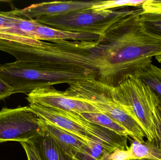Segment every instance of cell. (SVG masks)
Wrapping results in <instances>:
<instances>
[{"instance_id": "d6986e66", "label": "cell", "mask_w": 161, "mask_h": 160, "mask_svg": "<svg viewBox=\"0 0 161 160\" xmlns=\"http://www.w3.org/2000/svg\"><path fill=\"white\" fill-rule=\"evenodd\" d=\"M21 19V18L9 15L6 11H1L0 12V31L10 29L18 30L17 27Z\"/></svg>"}, {"instance_id": "ffe728a7", "label": "cell", "mask_w": 161, "mask_h": 160, "mask_svg": "<svg viewBox=\"0 0 161 160\" xmlns=\"http://www.w3.org/2000/svg\"><path fill=\"white\" fill-rule=\"evenodd\" d=\"M153 117L158 135V147L161 149V107L158 102V95L156 105L153 111Z\"/></svg>"}, {"instance_id": "9a60e30c", "label": "cell", "mask_w": 161, "mask_h": 160, "mask_svg": "<svg viewBox=\"0 0 161 160\" xmlns=\"http://www.w3.org/2000/svg\"><path fill=\"white\" fill-rule=\"evenodd\" d=\"M87 121L105 128L116 134L130 136L126 130L116 121L102 113L90 112L79 113Z\"/></svg>"}, {"instance_id": "8992f818", "label": "cell", "mask_w": 161, "mask_h": 160, "mask_svg": "<svg viewBox=\"0 0 161 160\" xmlns=\"http://www.w3.org/2000/svg\"><path fill=\"white\" fill-rule=\"evenodd\" d=\"M112 86L91 79L70 85L65 91L67 94L94 107L120 124L128 132L130 137L142 142L145 135L140 125L113 98Z\"/></svg>"}, {"instance_id": "603a6c76", "label": "cell", "mask_w": 161, "mask_h": 160, "mask_svg": "<svg viewBox=\"0 0 161 160\" xmlns=\"http://www.w3.org/2000/svg\"><path fill=\"white\" fill-rule=\"evenodd\" d=\"M156 58L157 59V60L161 64V54L156 56Z\"/></svg>"}, {"instance_id": "7c38bea8", "label": "cell", "mask_w": 161, "mask_h": 160, "mask_svg": "<svg viewBox=\"0 0 161 160\" xmlns=\"http://www.w3.org/2000/svg\"><path fill=\"white\" fill-rule=\"evenodd\" d=\"M142 7L139 23L146 32L161 38V0H147Z\"/></svg>"}, {"instance_id": "ac0fdd59", "label": "cell", "mask_w": 161, "mask_h": 160, "mask_svg": "<svg viewBox=\"0 0 161 160\" xmlns=\"http://www.w3.org/2000/svg\"><path fill=\"white\" fill-rule=\"evenodd\" d=\"M143 1H128V0H119V1H102L97 5L93 7L92 9L97 10H108L120 8L125 7H136L142 6L145 2Z\"/></svg>"}, {"instance_id": "44dd1931", "label": "cell", "mask_w": 161, "mask_h": 160, "mask_svg": "<svg viewBox=\"0 0 161 160\" xmlns=\"http://www.w3.org/2000/svg\"><path fill=\"white\" fill-rule=\"evenodd\" d=\"M110 160H130L131 154L129 147L127 149H117L112 153L109 156Z\"/></svg>"}, {"instance_id": "7402d4cb", "label": "cell", "mask_w": 161, "mask_h": 160, "mask_svg": "<svg viewBox=\"0 0 161 160\" xmlns=\"http://www.w3.org/2000/svg\"><path fill=\"white\" fill-rule=\"evenodd\" d=\"M13 95L12 88L3 80L0 76V100Z\"/></svg>"}, {"instance_id": "3957f363", "label": "cell", "mask_w": 161, "mask_h": 160, "mask_svg": "<svg viewBox=\"0 0 161 160\" xmlns=\"http://www.w3.org/2000/svg\"><path fill=\"white\" fill-rule=\"evenodd\" d=\"M142 5L108 10H82L58 17L41 18L36 20L54 29L96 34L104 38L111 31L141 15L143 12Z\"/></svg>"}, {"instance_id": "8fae6325", "label": "cell", "mask_w": 161, "mask_h": 160, "mask_svg": "<svg viewBox=\"0 0 161 160\" xmlns=\"http://www.w3.org/2000/svg\"><path fill=\"white\" fill-rule=\"evenodd\" d=\"M103 37L96 34L63 31L51 28L42 24L37 28L34 39L41 41L70 40L74 41H94L102 39Z\"/></svg>"}, {"instance_id": "277c9868", "label": "cell", "mask_w": 161, "mask_h": 160, "mask_svg": "<svg viewBox=\"0 0 161 160\" xmlns=\"http://www.w3.org/2000/svg\"><path fill=\"white\" fill-rule=\"evenodd\" d=\"M29 109L44 121L54 125L83 141L87 145L94 142L111 154L117 149H127L128 136L116 134L85 120L78 113L65 111L29 104Z\"/></svg>"}, {"instance_id": "7a4b0ae2", "label": "cell", "mask_w": 161, "mask_h": 160, "mask_svg": "<svg viewBox=\"0 0 161 160\" xmlns=\"http://www.w3.org/2000/svg\"><path fill=\"white\" fill-rule=\"evenodd\" d=\"M98 74L92 70L48 69L17 61L0 65V76L12 88L13 94H28L37 88L61 84L70 85L97 79Z\"/></svg>"}, {"instance_id": "d4e9b609", "label": "cell", "mask_w": 161, "mask_h": 160, "mask_svg": "<svg viewBox=\"0 0 161 160\" xmlns=\"http://www.w3.org/2000/svg\"><path fill=\"white\" fill-rule=\"evenodd\" d=\"M130 160H152V159H133Z\"/></svg>"}, {"instance_id": "e0dca14e", "label": "cell", "mask_w": 161, "mask_h": 160, "mask_svg": "<svg viewBox=\"0 0 161 160\" xmlns=\"http://www.w3.org/2000/svg\"><path fill=\"white\" fill-rule=\"evenodd\" d=\"M87 146L86 152L78 155L74 160H110L111 153L99 144L90 142Z\"/></svg>"}, {"instance_id": "5bb4252c", "label": "cell", "mask_w": 161, "mask_h": 160, "mask_svg": "<svg viewBox=\"0 0 161 160\" xmlns=\"http://www.w3.org/2000/svg\"><path fill=\"white\" fill-rule=\"evenodd\" d=\"M130 146L129 147L131 158L133 159H148L161 160V149L150 142H140L129 139Z\"/></svg>"}, {"instance_id": "ba28073f", "label": "cell", "mask_w": 161, "mask_h": 160, "mask_svg": "<svg viewBox=\"0 0 161 160\" xmlns=\"http://www.w3.org/2000/svg\"><path fill=\"white\" fill-rule=\"evenodd\" d=\"M26 99L29 104L65 111L78 113L99 112L90 104L71 97L65 91H59L53 86L37 88L27 94Z\"/></svg>"}, {"instance_id": "30bf717a", "label": "cell", "mask_w": 161, "mask_h": 160, "mask_svg": "<svg viewBox=\"0 0 161 160\" xmlns=\"http://www.w3.org/2000/svg\"><path fill=\"white\" fill-rule=\"evenodd\" d=\"M41 119L42 133L51 137L67 155L75 159L78 155L86 152L87 146L84 142L66 131Z\"/></svg>"}, {"instance_id": "2e32d148", "label": "cell", "mask_w": 161, "mask_h": 160, "mask_svg": "<svg viewBox=\"0 0 161 160\" xmlns=\"http://www.w3.org/2000/svg\"><path fill=\"white\" fill-rule=\"evenodd\" d=\"M135 77L148 86L161 98V68L152 64Z\"/></svg>"}, {"instance_id": "5b68a950", "label": "cell", "mask_w": 161, "mask_h": 160, "mask_svg": "<svg viewBox=\"0 0 161 160\" xmlns=\"http://www.w3.org/2000/svg\"><path fill=\"white\" fill-rule=\"evenodd\" d=\"M112 95L114 100L140 125L147 141L158 147V135L153 117L157 95L132 76L112 86Z\"/></svg>"}, {"instance_id": "6da1fadb", "label": "cell", "mask_w": 161, "mask_h": 160, "mask_svg": "<svg viewBox=\"0 0 161 160\" xmlns=\"http://www.w3.org/2000/svg\"><path fill=\"white\" fill-rule=\"evenodd\" d=\"M137 16L108 33L92 49L97 64V80L115 86L128 76H136L161 54V38L146 32Z\"/></svg>"}, {"instance_id": "4fadbf2b", "label": "cell", "mask_w": 161, "mask_h": 160, "mask_svg": "<svg viewBox=\"0 0 161 160\" xmlns=\"http://www.w3.org/2000/svg\"><path fill=\"white\" fill-rule=\"evenodd\" d=\"M32 142L36 147L42 160H74L48 135L42 133Z\"/></svg>"}, {"instance_id": "cb8c5ba5", "label": "cell", "mask_w": 161, "mask_h": 160, "mask_svg": "<svg viewBox=\"0 0 161 160\" xmlns=\"http://www.w3.org/2000/svg\"><path fill=\"white\" fill-rule=\"evenodd\" d=\"M158 97V102L159 103L160 105V106L161 107V98L159 97Z\"/></svg>"}, {"instance_id": "9c48e42d", "label": "cell", "mask_w": 161, "mask_h": 160, "mask_svg": "<svg viewBox=\"0 0 161 160\" xmlns=\"http://www.w3.org/2000/svg\"><path fill=\"white\" fill-rule=\"evenodd\" d=\"M102 1H54L33 4L23 9L14 8L7 14L26 19L36 20L67 15L75 11L92 9Z\"/></svg>"}, {"instance_id": "52a82bcc", "label": "cell", "mask_w": 161, "mask_h": 160, "mask_svg": "<svg viewBox=\"0 0 161 160\" xmlns=\"http://www.w3.org/2000/svg\"><path fill=\"white\" fill-rule=\"evenodd\" d=\"M42 134L41 118L28 106L0 111V143L29 142Z\"/></svg>"}]
</instances>
